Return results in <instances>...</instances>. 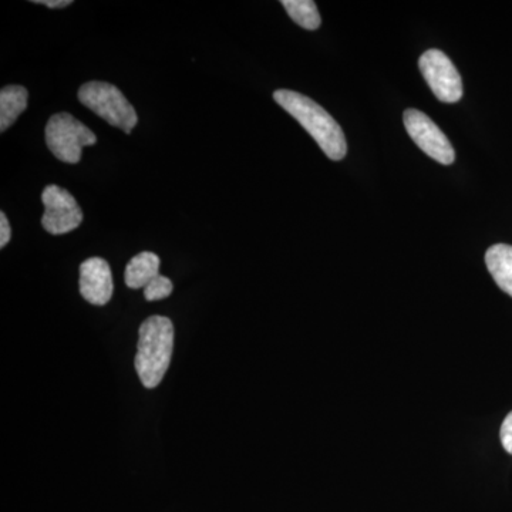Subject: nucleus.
I'll list each match as a JSON object with an SVG mask.
<instances>
[{"label":"nucleus","mask_w":512,"mask_h":512,"mask_svg":"<svg viewBox=\"0 0 512 512\" xmlns=\"http://www.w3.org/2000/svg\"><path fill=\"white\" fill-rule=\"evenodd\" d=\"M173 282L167 276L158 275L144 288V298L148 302L161 301L173 293Z\"/></svg>","instance_id":"ddd939ff"},{"label":"nucleus","mask_w":512,"mask_h":512,"mask_svg":"<svg viewBox=\"0 0 512 512\" xmlns=\"http://www.w3.org/2000/svg\"><path fill=\"white\" fill-rule=\"evenodd\" d=\"M403 121L409 136L427 156L443 165L454 163L456 153H454L450 140L423 111L406 110L403 114Z\"/></svg>","instance_id":"423d86ee"},{"label":"nucleus","mask_w":512,"mask_h":512,"mask_svg":"<svg viewBox=\"0 0 512 512\" xmlns=\"http://www.w3.org/2000/svg\"><path fill=\"white\" fill-rule=\"evenodd\" d=\"M39 5H45L50 9H63L67 8V6L72 5V0H36Z\"/></svg>","instance_id":"dca6fc26"},{"label":"nucleus","mask_w":512,"mask_h":512,"mask_svg":"<svg viewBox=\"0 0 512 512\" xmlns=\"http://www.w3.org/2000/svg\"><path fill=\"white\" fill-rule=\"evenodd\" d=\"M274 99L301 123L330 160L340 161L345 158L348 143L342 127L316 101L292 90H276Z\"/></svg>","instance_id":"f257e3e1"},{"label":"nucleus","mask_w":512,"mask_h":512,"mask_svg":"<svg viewBox=\"0 0 512 512\" xmlns=\"http://www.w3.org/2000/svg\"><path fill=\"white\" fill-rule=\"evenodd\" d=\"M46 143L53 156L67 164L82 160L84 147L97 143L96 134L72 114L59 113L50 117L46 126Z\"/></svg>","instance_id":"20e7f679"},{"label":"nucleus","mask_w":512,"mask_h":512,"mask_svg":"<svg viewBox=\"0 0 512 512\" xmlns=\"http://www.w3.org/2000/svg\"><path fill=\"white\" fill-rule=\"evenodd\" d=\"M500 436L505 451L512 454V412L505 417Z\"/></svg>","instance_id":"4468645a"},{"label":"nucleus","mask_w":512,"mask_h":512,"mask_svg":"<svg viewBox=\"0 0 512 512\" xmlns=\"http://www.w3.org/2000/svg\"><path fill=\"white\" fill-rule=\"evenodd\" d=\"M160 275V258L153 252H141L128 262L124 281L131 289L146 288Z\"/></svg>","instance_id":"1a4fd4ad"},{"label":"nucleus","mask_w":512,"mask_h":512,"mask_svg":"<svg viewBox=\"0 0 512 512\" xmlns=\"http://www.w3.org/2000/svg\"><path fill=\"white\" fill-rule=\"evenodd\" d=\"M29 93L22 86H6L0 92V131H6L28 107Z\"/></svg>","instance_id":"9b49d317"},{"label":"nucleus","mask_w":512,"mask_h":512,"mask_svg":"<svg viewBox=\"0 0 512 512\" xmlns=\"http://www.w3.org/2000/svg\"><path fill=\"white\" fill-rule=\"evenodd\" d=\"M421 74L431 92L443 103H457L463 97V80L454 63L437 49L427 50L420 57Z\"/></svg>","instance_id":"39448f33"},{"label":"nucleus","mask_w":512,"mask_h":512,"mask_svg":"<svg viewBox=\"0 0 512 512\" xmlns=\"http://www.w3.org/2000/svg\"><path fill=\"white\" fill-rule=\"evenodd\" d=\"M137 355L134 359L137 375L146 389L163 382L170 367L174 350V325L165 316H150L138 330Z\"/></svg>","instance_id":"f03ea898"},{"label":"nucleus","mask_w":512,"mask_h":512,"mask_svg":"<svg viewBox=\"0 0 512 512\" xmlns=\"http://www.w3.org/2000/svg\"><path fill=\"white\" fill-rule=\"evenodd\" d=\"M485 264L493 276L495 284L500 286L512 298V247L497 244L485 254Z\"/></svg>","instance_id":"9d476101"},{"label":"nucleus","mask_w":512,"mask_h":512,"mask_svg":"<svg viewBox=\"0 0 512 512\" xmlns=\"http://www.w3.org/2000/svg\"><path fill=\"white\" fill-rule=\"evenodd\" d=\"M80 293L87 302L104 306L113 296V276L109 262L99 256L87 259L80 265Z\"/></svg>","instance_id":"6e6552de"},{"label":"nucleus","mask_w":512,"mask_h":512,"mask_svg":"<svg viewBox=\"0 0 512 512\" xmlns=\"http://www.w3.org/2000/svg\"><path fill=\"white\" fill-rule=\"evenodd\" d=\"M77 96L84 107L106 120L110 126L120 128L126 134L137 126L136 110L113 84L89 82L80 87Z\"/></svg>","instance_id":"7ed1b4c3"},{"label":"nucleus","mask_w":512,"mask_h":512,"mask_svg":"<svg viewBox=\"0 0 512 512\" xmlns=\"http://www.w3.org/2000/svg\"><path fill=\"white\" fill-rule=\"evenodd\" d=\"M45 214L43 228L49 234L63 235L74 231L83 222V211L72 194L57 185H47L42 194Z\"/></svg>","instance_id":"0eeeda50"},{"label":"nucleus","mask_w":512,"mask_h":512,"mask_svg":"<svg viewBox=\"0 0 512 512\" xmlns=\"http://www.w3.org/2000/svg\"><path fill=\"white\" fill-rule=\"evenodd\" d=\"M12 237V229H10L8 218L5 212H0V248H5L9 244Z\"/></svg>","instance_id":"2eb2a0df"},{"label":"nucleus","mask_w":512,"mask_h":512,"mask_svg":"<svg viewBox=\"0 0 512 512\" xmlns=\"http://www.w3.org/2000/svg\"><path fill=\"white\" fill-rule=\"evenodd\" d=\"M289 18L306 30L319 29L322 19H320L318 6L312 0H282Z\"/></svg>","instance_id":"f8f14e48"}]
</instances>
